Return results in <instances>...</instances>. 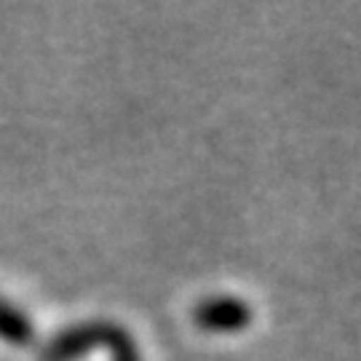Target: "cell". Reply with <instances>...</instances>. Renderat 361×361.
Wrapping results in <instances>:
<instances>
[{"label":"cell","mask_w":361,"mask_h":361,"mask_svg":"<svg viewBox=\"0 0 361 361\" xmlns=\"http://www.w3.org/2000/svg\"><path fill=\"white\" fill-rule=\"evenodd\" d=\"M198 319L207 326H241L246 322V310L238 302H214L201 310Z\"/></svg>","instance_id":"cell-1"}]
</instances>
